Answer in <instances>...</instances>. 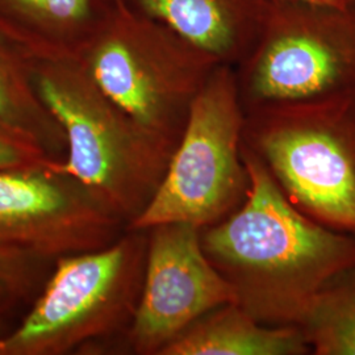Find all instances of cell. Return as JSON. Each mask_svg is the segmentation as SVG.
<instances>
[{
	"label": "cell",
	"instance_id": "obj_1",
	"mask_svg": "<svg viewBox=\"0 0 355 355\" xmlns=\"http://www.w3.org/2000/svg\"><path fill=\"white\" fill-rule=\"evenodd\" d=\"M241 154L250 177L246 199L202 229V248L252 318L299 327L318 291L355 266V237L302 214L253 153L242 146Z\"/></svg>",
	"mask_w": 355,
	"mask_h": 355
},
{
	"label": "cell",
	"instance_id": "obj_2",
	"mask_svg": "<svg viewBox=\"0 0 355 355\" xmlns=\"http://www.w3.org/2000/svg\"><path fill=\"white\" fill-rule=\"evenodd\" d=\"M28 64L67 141L64 161L53 165L89 187L128 228L152 202L174 152L121 111L78 60L28 57Z\"/></svg>",
	"mask_w": 355,
	"mask_h": 355
},
{
	"label": "cell",
	"instance_id": "obj_3",
	"mask_svg": "<svg viewBox=\"0 0 355 355\" xmlns=\"http://www.w3.org/2000/svg\"><path fill=\"white\" fill-rule=\"evenodd\" d=\"M112 102L175 150L220 62L174 29L119 1L78 60Z\"/></svg>",
	"mask_w": 355,
	"mask_h": 355
},
{
	"label": "cell",
	"instance_id": "obj_4",
	"mask_svg": "<svg viewBox=\"0 0 355 355\" xmlns=\"http://www.w3.org/2000/svg\"><path fill=\"white\" fill-rule=\"evenodd\" d=\"M148 243V229H127L105 248L54 259L26 316L0 337V355H66L123 340L140 303Z\"/></svg>",
	"mask_w": 355,
	"mask_h": 355
},
{
	"label": "cell",
	"instance_id": "obj_5",
	"mask_svg": "<svg viewBox=\"0 0 355 355\" xmlns=\"http://www.w3.org/2000/svg\"><path fill=\"white\" fill-rule=\"evenodd\" d=\"M242 146L296 209L355 237V94L248 111Z\"/></svg>",
	"mask_w": 355,
	"mask_h": 355
},
{
	"label": "cell",
	"instance_id": "obj_6",
	"mask_svg": "<svg viewBox=\"0 0 355 355\" xmlns=\"http://www.w3.org/2000/svg\"><path fill=\"white\" fill-rule=\"evenodd\" d=\"M234 71L243 112L355 94V3L272 0L259 41Z\"/></svg>",
	"mask_w": 355,
	"mask_h": 355
},
{
	"label": "cell",
	"instance_id": "obj_7",
	"mask_svg": "<svg viewBox=\"0 0 355 355\" xmlns=\"http://www.w3.org/2000/svg\"><path fill=\"white\" fill-rule=\"evenodd\" d=\"M243 121L234 67L218 64L192 105L152 202L127 229L164 223L203 229L232 215L250 189L241 154Z\"/></svg>",
	"mask_w": 355,
	"mask_h": 355
},
{
	"label": "cell",
	"instance_id": "obj_8",
	"mask_svg": "<svg viewBox=\"0 0 355 355\" xmlns=\"http://www.w3.org/2000/svg\"><path fill=\"white\" fill-rule=\"evenodd\" d=\"M127 225L53 162L0 170V246L57 259L114 243Z\"/></svg>",
	"mask_w": 355,
	"mask_h": 355
},
{
	"label": "cell",
	"instance_id": "obj_9",
	"mask_svg": "<svg viewBox=\"0 0 355 355\" xmlns=\"http://www.w3.org/2000/svg\"><path fill=\"white\" fill-rule=\"evenodd\" d=\"M200 232L187 223L148 229L140 303L123 337L130 353L159 355L198 318L237 303L234 290L204 253Z\"/></svg>",
	"mask_w": 355,
	"mask_h": 355
},
{
	"label": "cell",
	"instance_id": "obj_10",
	"mask_svg": "<svg viewBox=\"0 0 355 355\" xmlns=\"http://www.w3.org/2000/svg\"><path fill=\"white\" fill-rule=\"evenodd\" d=\"M161 21L223 64L236 67L266 26L272 0H123Z\"/></svg>",
	"mask_w": 355,
	"mask_h": 355
},
{
	"label": "cell",
	"instance_id": "obj_11",
	"mask_svg": "<svg viewBox=\"0 0 355 355\" xmlns=\"http://www.w3.org/2000/svg\"><path fill=\"white\" fill-rule=\"evenodd\" d=\"M117 0H0V36L29 58L79 60Z\"/></svg>",
	"mask_w": 355,
	"mask_h": 355
},
{
	"label": "cell",
	"instance_id": "obj_12",
	"mask_svg": "<svg viewBox=\"0 0 355 355\" xmlns=\"http://www.w3.org/2000/svg\"><path fill=\"white\" fill-rule=\"evenodd\" d=\"M305 354L312 352L297 325H266L229 303L198 318L159 355Z\"/></svg>",
	"mask_w": 355,
	"mask_h": 355
},
{
	"label": "cell",
	"instance_id": "obj_13",
	"mask_svg": "<svg viewBox=\"0 0 355 355\" xmlns=\"http://www.w3.org/2000/svg\"><path fill=\"white\" fill-rule=\"evenodd\" d=\"M0 130L36 146L53 162L67 152L64 129L40 96L28 57L0 36Z\"/></svg>",
	"mask_w": 355,
	"mask_h": 355
},
{
	"label": "cell",
	"instance_id": "obj_14",
	"mask_svg": "<svg viewBox=\"0 0 355 355\" xmlns=\"http://www.w3.org/2000/svg\"><path fill=\"white\" fill-rule=\"evenodd\" d=\"M315 355H355V266L330 279L299 324Z\"/></svg>",
	"mask_w": 355,
	"mask_h": 355
},
{
	"label": "cell",
	"instance_id": "obj_15",
	"mask_svg": "<svg viewBox=\"0 0 355 355\" xmlns=\"http://www.w3.org/2000/svg\"><path fill=\"white\" fill-rule=\"evenodd\" d=\"M54 261L40 254L0 246V315L10 316L15 309L36 297L45 283L46 270Z\"/></svg>",
	"mask_w": 355,
	"mask_h": 355
},
{
	"label": "cell",
	"instance_id": "obj_16",
	"mask_svg": "<svg viewBox=\"0 0 355 355\" xmlns=\"http://www.w3.org/2000/svg\"><path fill=\"white\" fill-rule=\"evenodd\" d=\"M49 161L36 146L0 130V170L40 165Z\"/></svg>",
	"mask_w": 355,
	"mask_h": 355
},
{
	"label": "cell",
	"instance_id": "obj_17",
	"mask_svg": "<svg viewBox=\"0 0 355 355\" xmlns=\"http://www.w3.org/2000/svg\"><path fill=\"white\" fill-rule=\"evenodd\" d=\"M302 1H312V3H321V4H333V6H349L355 3V0H302Z\"/></svg>",
	"mask_w": 355,
	"mask_h": 355
},
{
	"label": "cell",
	"instance_id": "obj_18",
	"mask_svg": "<svg viewBox=\"0 0 355 355\" xmlns=\"http://www.w3.org/2000/svg\"><path fill=\"white\" fill-rule=\"evenodd\" d=\"M8 318H10V316H1L0 315V337L4 336L13 327V324L10 322Z\"/></svg>",
	"mask_w": 355,
	"mask_h": 355
},
{
	"label": "cell",
	"instance_id": "obj_19",
	"mask_svg": "<svg viewBox=\"0 0 355 355\" xmlns=\"http://www.w3.org/2000/svg\"><path fill=\"white\" fill-rule=\"evenodd\" d=\"M117 1H123V0H117Z\"/></svg>",
	"mask_w": 355,
	"mask_h": 355
}]
</instances>
